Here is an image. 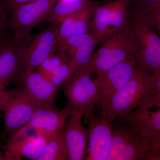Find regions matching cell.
<instances>
[{
  "instance_id": "1",
  "label": "cell",
  "mask_w": 160,
  "mask_h": 160,
  "mask_svg": "<svg viewBox=\"0 0 160 160\" xmlns=\"http://www.w3.org/2000/svg\"><path fill=\"white\" fill-rule=\"evenodd\" d=\"M136 53L135 41L129 23L125 29L110 36L101 43L86 67L92 73L98 74L126 60L135 58Z\"/></svg>"
},
{
  "instance_id": "2",
  "label": "cell",
  "mask_w": 160,
  "mask_h": 160,
  "mask_svg": "<svg viewBox=\"0 0 160 160\" xmlns=\"http://www.w3.org/2000/svg\"><path fill=\"white\" fill-rule=\"evenodd\" d=\"M151 78V75L139 66L131 79L112 97L101 115L112 122L116 118L130 113L148 93Z\"/></svg>"
},
{
  "instance_id": "3",
  "label": "cell",
  "mask_w": 160,
  "mask_h": 160,
  "mask_svg": "<svg viewBox=\"0 0 160 160\" xmlns=\"http://www.w3.org/2000/svg\"><path fill=\"white\" fill-rule=\"evenodd\" d=\"M130 23L136 46V59L151 75L160 69V36L143 16L133 11Z\"/></svg>"
},
{
  "instance_id": "4",
  "label": "cell",
  "mask_w": 160,
  "mask_h": 160,
  "mask_svg": "<svg viewBox=\"0 0 160 160\" xmlns=\"http://www.w3.org/2000/svg\"><path fill=\"white\" fill-rule=\"evenodd\" d=\"M131 7L129 0H114L96 6L92 18L90 33L98 45L129 25Z\"/></svg>"
},
{
  "instance_id": "5",
  "label": "cell",
  "mask_w": 160,
  "mask_h": 160,
  "mask_svg": "<svg viewBox=\"0 0 160 160\" xmlns=\"http://www.w3.org/2000/svg\"><path fill=\"white\" fill-rule=\"evenodd\" d=\"M58 1L37 0L12 7L9 22L16 38L27 46L33 38V28L44 20Z\"/></svg>"
},
{
  "instance_id": "6",
  "label": "cell",
  "mask_w": 160,
  "mask_h": 160,
  "mask_svg": "<svg viewBox=\"0 0 160 160\" xmlns=\"http://www.w3.org/2000/svg\"><path fill=\"white\" fill-rule=\"evenodd\" d=\"M92 73L91 70L86 67L76 72L62 86L68 105L73 110L82 113L84 116L94 113L96 106L99 102L98 91L91 79Z\"/></svg>"
},
{
  "instance_id": "7",
  "label": "cell",
  "mask_w": 160,
  "mask_h": 160,
  "mask_svg": "<svg viewBox=\"0 0 160 160\" xmlns=\"http://www.w3.org/2000/svg\"><path fill=\"white\" fill-rule=\"evenodd\" d=\"M150 148L149 141L130 126L113 127L108 160H146Z\"/></svg>"
},
{
  "instance_id": "8",
  "label": "cell",
  "mask_w": 160,
  "mask_h": 160,
  "mask_svg": "<svg viewBox=\"0 0 160 160\" xmlns=\"http://www.w3.org/2000/svg\"><path fill=\"white\" fill-rule=\"evenodd\" d=\"M26 46L17 39L13 33L0 41V85L6 86L19 83L24 72Z\"/></svg>"
},
{
  "instance_id": "9",
  "label": "cell",
  "mask_w": 160,
  "mask_h": 160,
  "mask_svg": "<svg viewBox=\"0 0 160 160\" xmlns=\"http://www.w3.org/2000/svg\"><path fill=\"white\" fill-rule=\"evenodd\" d=\"M9 91L12 98L3 115L4 125L2 135L5 136L14 133L28 122L37 110L44 108L21 85Z\"/></svg>"
},
{
  "instance_id": "10",
  "label": "cell",
  "mask_w": 160,
  "mask_h": 160,
  "mask_svg": "<svg viewBox=\"0 0 160 160\" xmlns=\"http://www.w3.org/2000/svg\"><path fill=\"white\" fill-rule=\"evenodd\" d=\"M122 118L127 126L147 141L160 132V97L147 93L136 109Z\"/></svg>"
},
{
  "instance_id": "11",
  "label": "cell",
  "mask_w": 160,
  "mask_h": 160,
  "mask_svg": "<svg viewBox=\"0 0 160 160\" xmlns=\"http://www.w3.org/2000/svg\"><path fill=\"white\" fill-rule=\"evenodd\" d=\"M138 66L136 58L130 59L97 74L93 81L98 91L102 110L106 108L112 97L131 79Z\"/></svg>"
},
{
  "instance_id": "12",
  "label": "cell",
  "mask_w": 160,
  "mask_h": 160,
  "mask_svg": "<svg viewBox=\"0 0 160 160\" xmlns=\"http://www.w3.org/2000/svg\"><path fill=\"white\" fill-rule=\"evenodd\" d=\"M84 122L88 126L89 148L87 160H108L113 126L106 118L94 113L84 116Z\"/></svg>"
},
{
  "instance_id": "13",
  "label": "cell",
  "mask_w": 160,
  "mask_h": 160,
  "mask_svg": "<svg viewBox=\"0 0 160 160\" xmlns=\"http://www.w3.org/2000/svg\"><path fill=\"white\" fill-rule=\"evenodd\" d=\"M59 26V23L51 24L33 37L25 50L22 73L34 71L54 52Z\"/></svg>"
},
{
  "instance_id": "14",
  "label": "cell",
  "mask_w": 160,
  "mask_h": 160,
  "mask_svg": "<svg viewBox=\"0 0 160 160\" xmlns=\"http://www.w3.org/2000/svg\"><path fill=\"white\" fill-rule=\"evenodd\" d=\"M98 45L97 41L90 32L69 38L57 43L55 50L69 57L74 75L76 72L87 67Z\"/></svg>"
},
{
  "instance_id": "15",
  "label": "cell",
  "mask_w": 160,
  "mask_h": 160,
  "mask_svg": "<svg viewBox=\"0 0 160 160\" xmlns=\"http://www.w3.org/2000/svg\"><path fill=\"white\" fill-rule=\"evenodd\" d=\"M18 85L23 86L32 97L44 108L57 109L56 102L58 87L40 72L22 73Z\"/></svg>"
},
{
  "instance_id": "16",
  "label": "cell",
  "mask_w": 160,
  "mask_h": 160,
  "mask_svg": "<svg viewBox=\"0 0 160 160\" xmlns=\"http://www.w3.org/2000/svg\"><path fill=\"white\" fill-rule=\"evenodd\" d=\"M82 113L72 110L68 125L64 129V138L68 160L85 158L88 142V130L83 125Z\"/></svg>"
},
{
  "instance_id": "17",
  "label": "cell",
  "mask_w": 160,
  "mask_h": 160,
  "mask_svg": "<svg viewBox=\"0 0 160 160\" xmlns=\"http://www.w3.org/2000/svg\"><path fill=\"white\" fill-rule=\"evenodd\" d=\"M72 110L68 105L61 110L42 108L35 112L27 123L39 134L52 138L64 128Z\"/></svg>"
},
{
  "instance_id": "18",
  "label": "cell",
  "mask_w": 160,
  "mask_h": 160,
  "mask_svg": "<svg viewBox=\"0 0 160 160\" xmlns=\"http://www.w3.org/2000/svg\"><path fill=\"white\" fill-rule=\"evenodd\" d=\"M38 71L59 87L73 76L69 57L65 53L54 52L38 68Z\"/></svg>"
},
{
  "instance_id": "19",
  "label": "cell",
  "mask_w": 160,
  "mask_h": 160,
  "mask_svg": "<svg viewBox=\"0 0 160 160\" xmlns=\"http://www.w3.org/2000/svg\"><path fill=\"white\" fill-rule=\"evenodd\" d=\"M96 5L69 16L60 23L56 43L81 35L90 33L92 14Z\"/></svg>"
},
{
  "instance_id": "20",
  "label": "cell",
  "mask_w": 160,
  "mask_h": 160,
  "mask_svg": "<svg viewBox=\"0 0 160 160\" xmlns=\"http://www.w3.org/2000/svg\"><path fill=\"white\" fill-rule=\"evenodd\" d=\"M51 139L39 134L23 142L6 144L2 147L7 160H21L22 157L37 160L44 147Z\"/></svg>"
},
{
  "instance_id": "21",
  "label": "cell",
  "mask_w": 160,
  "mask_h": 160,
  "mask_svg": "<svg viewBox=\"0 0 160 160\" xmlns=\"http://www.w3.org/2000/svg\"><path fill=\"white\" fill-rule=\"evenodd\" d=\"M94 4L92 0H58L43 22L60 24L69 16Z\"/></svg>"
},
{
  "instance_id": "22",
  "label": "cell",
  "mask_w": 160,
  "mask_h": 160,
  "mask_svg": "<svg viewBox=\"0 0 160 160\" xmlns=\"http://www.w3.org/2000/svg\"><path fill=\"white\" fill-rule=\"evenodd\" d=\"M64 129L52 138L46 144L37 160H67L68 153L65 138Z\"/></svg>"
},
{
  "instance_id": "23",
  "label": "cell",
  "mask_w": 160,
  "mask_h": 160,
  "mask_svg": "<svg viewBox=\"0 0 160 160\" xmlns=\"http://www.w3.org/2000/svg\"><path fill=\"white\" fill-rule=\"evenodd\" d=\"M39 134L35 129L26 123L9 136L6 144L23 142Z\"/></svg>"
},
{
  "instance_id": "24",
  "label": "cell",
  "mask_w": 160,
  "mask_h": 160,
  "mask_svg": "<svg viewBox=\"0 0 160 160\" xmlns=\"http://www.w3.org/2000/svg\"><path fill=\"white\" fill-rule=\"evenodd\" d=\"M144 17L160 36V1L152 6Z\"/></svg>"
},
{
  "instance_id": "25",
  "label": "cell",
  "mask_w": 160,
  "mask_h": 160,
  "mask_svg": "<svg viewBox=\"0 0 160 160\" xmlns=\"http://www.w3.org/2000/svg\"><path fill=\"white\" fill-rule=\"evenodd\" d=\"M160 0H129L131 6L133 7L132 11L145 16L156 4Z\"/></svg>"
},
{
  "instance_id": "26",
  "label": "cell",
  "mask_w": 160,
  "mask_h": 160,
  "mask_svg": "<svg viewBox=\"0 0 160 160\" xmlns=\"http://www.w3.org/2000/svg\"><path fill=\"white\" fill-rule=\"evenodd\" d=\"M150 148L146 160H160V132L150 137Z\"/></svg>"
},
{
  "instance_id": "27",
  "label": "cell",
  "mask_w": 160,
  "mask_h": 160,
  "mask_svg": "<svg viewBox=\"0 0 160 160\" xmlns=\"http://www.w3.org/2000/svg\"><path fill=\"white\" fill-rule=\"evenodd\" d=\"M8 15L0 6V41L7 36L12 29Z\"/></svg>"
},
{
  "instance_id": "28",
  "label": "cell",
  "mask_w": 160,
  "mask_h": 160,
  "mask_svg": "<svg viewBox=\"0 0 160 160\" xmlns=\"http://www.w3.org/2000/svg\"><path fill=\"white\" fill-rule=\"evenodd\" d=\"M6 87L0 85V110L4 112L8 109L12 98L10 91L6 90Z\"/></svg>"
},
{
  "instance_id": "29",
  "label": "cell",
  "mask_w": 160,
  "mask_h": 160,
  "mask_svg": "<svg viewBox=\"0 0 160 160\" xmlns=\"http://www.w3.org/2000/svg\"><path fill=\"white\" fill-rule=\"evenodd\" d=\"M148 93L160 97V69L151 74L150 88Z\"/></svg>"
},
{
  "instance_id": "30",
  "label": "cell",
  "mask_w": 160,
  "mask_h": 160,
  "mask_svg": "<svg viewBox=\"0 0 160 160\" xmlns=\"http://www.w3.org/2000/svg\"><path fill=\"white\" fill-rule=\"evenodd\" d=\"M35 1L37 0H1L0 6L6 13L9 14L12 8L14 6Z\"/></svg>"
},
{
  "instance_id": "31",
  "label": "cell",
  "mask_w": 160,
  "mask_h": 160,
  "mask_svg": "<svg viewBox=\"0 0 160 160\" xmlns=\"http://www.w3.org/2000/svg\"><path fill=\"white\" fill-rule=\"evenodd\" d=\"M0 160H7L4 153L0 151Z\"/></svg>"
},
{
  "instance_id": "32",
  "label": "cell",
  "mask_w": 160,
  "mask_h": 160,
  "mask_svg": "<svg viewBox=\"0 0 160 160\" xmlns=\"http://www.w3.org/2000/svg\"><path fill=\"white\" fill-rule=\"evenodd\" d=\"M3 118V115H0V118Z\"/></svg>"
},
{
  "instance_id": "33",
  "label": "cell",
  "mask_w": 160,
  "mask_h": 160,
  "mask_svg": "<svg viewBox=\"0 0 160 160\" xmlns=\"http://www.w3.org/2000/svg\"><path fill=\"white\" fill-rule=\"evenodd\" d=\"M2 147V144H1V142H0V148Z\"/></svg>"
}]
</instances>
